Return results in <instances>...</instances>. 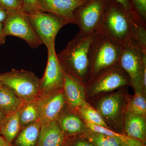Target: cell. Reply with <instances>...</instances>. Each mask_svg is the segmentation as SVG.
I'll return each instance as SVG.
<instances>
[{"mask_svg": "<svg viewBox=\"0 0 146 146\" xmlns=\"http://www.w3.org/2000/svg\"><path fill=\"white\" fill-rule=\"evenodd\" d=\"M98 35L78 32L57 54L65 72L81 82L89 73L91 50Z\"/></svg>", "mask_w": 146, "mask_h": 146, "instance_id": "cell-1", "label": "cell"}, {"mask_svg": "<svg viewBox=\"0 0 146 146\" xmlns=\"http://www.w3.org/2000/svg\"><path fill=\"white\" fill-rule=\"evenodd\" d=\"M137 24L141 23L121 6L109 1L96 33L123 46L132 39L133 27Z\"/></svg>", "mask_w": 146, "mask_h": 146, "instance_id": "cell-2", "label": "cell"}, {"mask_svg": "<svg viewBox=\"0 0 146 146\" xmlns=\"http://www.w3.org/2000/svg\"><path fill=\"white\" fill-rule=\"evenodd\" d=\"M117 65L127 76L135 93H142L143 75L146 70V50L131 39L123 45Z\"/></svg>", "mask_w": 146, "mask_h": 146, "instance_id": "cell-3", "label": "cell"}, {"mask_svg": "<svg viewBox=\"0 0 146 146\" xmlns=\"http://www.w3.org/2000/svg\"><path fill=\"white\" fill-rule=\"evenodd\" d=\"M0 82L25 102L40 98V79L31 71L12 69L0 74Z\"/></svg>", "mask_w": 146, "mask_h": 146, "instance_id": "cell-4", "label": "cell"}, {"mask_svg": "<svg viewBox=\"0 0 146 146\" xmlns=\"http://www.w3.org/2000/svg\"><path fill=\"white\" fill-rule=\"evenodd\" d=\"M123 46L99 35L92 47L89 74L96 77L104 71L117 65Z\"/></svg>", "mask_w": 146, "mask_h": 146, "instance_id": "cell-5", "label": "cell"}, {"mask_svg": "<svg viewBox=\"0 0 146 146\" xmlns=\"http://www.w3.org/2000/svg\"><path fill=\"white\" fill-rule=\"evenodd\" d=\"M108 3L106 0H86L75 10L74 16L79 33L88 35L96 32Z\"/></svg>", "mask_w": 146, "mask_h": 146, "instance_id": "cell-6", "label": "cell"}, {"mask_svg": "<svg viewBox=\"0 0 146 146\" xmlns=\"http://www.w3.org/2000/svg\"><path fill=\"white\" fill-rule=\"evenodd\" d=\"M26 14L36 35L47 49L55 43L56 37L60 29L69 24L64 19L50 13L39 11Z\"/></svg>", "mask_w": 146, "mask_h": 146, "instance_id": "cell-7", "label": "cell"}, {"mask_svg": "<svg viewBox=\"0 0 146 146\" xmlns=\"http://www.w3.org/2000/svg\"><path fill=\"white\" fill-rule=\"evenodd\" d=\"M3 29L6 36H16L23 39L31 48H36L42 44L25 11L8 13L3 24Z\"/></svg>", "mask_w": 146, "mask_h": 146, "instance_id": "cell-8", "label": "cell"}, {"mask_svg": "<svg viewBox=\"0 0 146 146\" xmlns=\"http://www.w3.org/2000/svg\"><path fill=\"white\" fill-rule=\"evenodd\" d=\"M48 61L44 74L40 79V96L63 89L65 71L55 48V43L48 49Z\"/></svg>", "mask_w": 146, "mask_h": 146, "instance_id": "cell-9", "label": "cell"}, {"mask_svg": "<svg viewBox=\"0 0 146 146\" xmlns=\"http://www.w3.org/2000/svg\"><path fill=\"white\" fill-rule=\"evenodd\" d=\"M91 84V94L109 92L130 83L126 74L118 66L112 67L96 76Z\"/></svg>", "mask_w": 146, "mask_h": 146, "instance_id": "cell-10", "label": "cell"}, {"mask_svg": "<svg viewBox=\"0 0 146 146\" xmlns=\"http://www.w3.org/2000/svg\"><path fill=\"white\" fill-rule=\"evenodd\" d=\"M38 101L42 123L56 121L67 106L63 89L40 96Z\"/></svg>", "mask_w": 146, "mask_h": 146, "instance_id": "cell-11", "label": "cell"}, {"mask_svg": "<svg viewBox=\"0 0 146 146\" xmlns=\"http://www.w3.org/2000/svg\"><path fill=\"white\" fill-rule=\"evenodd\" d=\"M43 12L52 13L69 24H76L74 12L86 0H37Z\"/></svg>", "mask_w": 146, "mask_h": 146, "instance_id": "cell-12", "label": "cell"}, {"mask_svg": "<svg viewBox=\"0 0 146 146\" xmlns=\"http://www.w3.org/2000/svg\"><path fill=\"white\" fill-rule=\"evenodd\" d=\"M63 91L67 106L73 110H78L87 104L82 82L65 72Z\"/></svg>", "mask_w": 146, "mask_h": 146, "instance_id": "cell-13", "label": "cell"}, {"mask_svg": "<svg viewBox=\"0 0 146 146\" xmlns=\"http://www.w3.org/2000/svg\"><path fill=\"white\" fill-rule=\"evenodd\" d=\"M66 136L56 121L42 123L36 146H64Z\"/></svg>", "mask_w": 146, "mask_h": 146, "instance_id": "cell-14", "label": "cell"}, {"mask_svg": "<svg viewBox=\"0 0 146 146\" xmlns=\"http://www.w3.org/2000/svg\"><path fill=\"white\" fill-rule=\"evenodd\" d=\"M123 97L121 93H116L102 99L98 105V112L103 118L111 122L116 121L122 108Z\"/></svg>", "mask_w": 146, "mask_h": 146, "instance_id": "cell-15", "label": "cell"}, {"mask_svg": "<svg viewBox=\"0 0 146 146\" xmlns=\"http://www.w3.org/2000/svg\"><path fill=\"white\" fill-rule=\"evenodd\" d=\"M56 121L66 136L77 135L86 130V125L70 108H66Z\"/></svg>", "mask_w": 146, "mask_h": 146, "instance_id": "cell-16", "label": "cell"}, {"mask_svg": "<svg viewBox=\"0 0 146 146\" xmlns=\"http://www.w3.org/2000/svg\"><path fill=\"white\" fill-rule=\"evenodd\" d=\"M127 136L145 143L146 136L145 117L127 111L124 118Z\"/></svg>", "mask_w": 146, "mask_h": 146, "instance_id": "cell-17", "label": "cell"}, {"mask_svg": "<svg viewBox=\"0 0 146 146\" xmlns=\"http://www.w3.org/2000/svg\"><path fill=\"white\" fill-rule=\"evenodd\" d=\"M41 124V121H38L23 128L12 142L11 145L36 146Z\"/></svg>", "mask_w": 146, "mask_h": 146, "instance_id": "cell-18", "label": "cell"}, {"mask_svg": "<svg viewBox=\"0 0 146 146\" xmlns=\"http://www.w3.org/2000/svg\"><path fill=\"white\" fill-rule=\"evenodd\" d=\"M20 109L17 112L5 116L0 123L1 136L10 144L22 129L19 120Z\"/></svg>", "mask_w": 146, "mask_h": 146, "instance_id": "cell-19", "label": "cell"}, {"mask_svg": "<svg viewBox=\"0 0 146 146\" xmlns=\"http://www.w3.org/2000/svg\"><path fill=\"white\" fill-rule=\"evenodd\" d=\"M24 102L8 88L3 86L0 89V112L5 116L17 112Z\"/></svg>", "mask_w": 146, "mask_h": 146, "instance_id": "cell-20", "label": "cell"}, {"mask_svg": "<svg viewBox=\"0 0 146 146\" xmlns=\"http://www.w3.org/2000/svg\"><path fill=\"white\" fill-rule=\"evenodd\" d=\"M38 99L24 102L21 107L19 120L22 129L32 123L41 121V112Z\"/></svg>", "mask_w": 146, "mask_h": 146, "instance_id": "cell-21", "label": "cell"}, {"mask_svg": "<svg viewBox=\"0 0 146 146\" xmlns=\"http://www.w3.org/2000/svg\"><path fill=\"white\" fill-rule=\"evenodd\" d=\"M86 125L92 131L94 132L105 134L108 136H113L118 138L121 141L124 146H145L144 142L131 138L127 136L117 133L109 128L103 127L100 126L86 122Z\"/></svg>", "mask_w": 146, "mask_h": 146, "instance_id": "cell-22", "label": "cell"}, {"mask_svg": "<svg viewBox=\"0 0 146 146\" xmlns=\"http://www.w3.org/2000/svg\"><path fill=\"white\" fill-rule=\"evenodd\" d=\"M78 111L86 122L109 128L99 112L95 110L88 104L80 108Z\"/></svg>", "mask_w": 146, "mask_h": 146, "instance_id": "cell-23", "label": "cell"}, {"mask_svg": "<svg viewBox=\"0 0 146 146\" xmlns=\"http://www.w3.org/2000/svg\"><path fill=\"white\" fill-rule=\"evenodd\" d=\"M86 138L95 146H124L117 138L93 131Z\"/></svg>", "mask_w": 146, "mask_h": 146, "instance_id": "cell-24", "label": "cell"}, {"mask_svg": "<svg viewBox=\"0 0 146 146\" xmlns=\"http://www.w3.org/2000/svg\"><path fill=\"white\" fill-rule=\"evenodd\" d=\"M127 111L145 117L146 115V101L142 93H135L133 98L129 102Z\"/></svg>", "mask_w": 146, "mask_h": 146, "instance_id": "cell-25", "label": "cell"}, {"mask_svg": "<svg viewBox=\"0 0 146 146\" xmlns=\"http://www.w3.org/2000/svg\"><path fill=\"white\" fill-rule=\"evenodd\" d=\"M134 14L146 26V0H129Z\"/></svg>", "mask_w": 146, "mask_h": 146, "instance_id": "cell-26", "label": "cell"}, {"mask_svg": "<svg viewBox=\"0 0 146 146\" xmlns=\"http://www.w3.org/2000/svg\"><path fill=\"white\" fill-rule=\"evenodd\" d=\"M0 7L5 9L8 13L25 11L23 0H0Z\"/></svg>", "mask_w": 146, "mask_h": 146, "instance_id": "cell-27", "label": "cell"}, {"mask_svg": "<svg viewBox=\"0 0 146 146\" xmlns=\"http://www.w3.org/2000/svg\"><path fill=\"white\" fill-rule=\"evenodd\" d=\"M24 9L27 13H33L42 11L37 0H23Z\"/></svg>", "mask_w": 146, "mask_h": 146, "instance_id": "cell-28", "label": "cell"}, {"mask_svg": "<svg viewBox=\"0 0 146 146\" xmlns=\"http://www.w3.org/2000/svg\"><path fill=\"white\" fill-rule=\"evenodd\" d=\"M106 1H113L117 3L120 5L126 11H127L135 21L141 23V22L138 20V18H136V16L134 14L129 0H106ZM141 24H142V23Z\"/></svg>", "mask_w": 146, "mask_h": 146, "instance_id": "cell-29", "label": "cell"}, {"mask_svg": "<svg viewBox=\"0 0 146 146\" xmlns=\"http://www.w3.org/2000/svg\"><path fill=\"white\" fill-rule=\"evenodd\" d=\"M3 29V24L0 23V46L5 44L6 38Z\"/></svg>", "mask_w": 146, "mask_h": 146, "instance_id": "cell-30", "label": "cell"}, {"mask_svg": "<svg viewBox=\"0 0 146 146\" xmlns=\"http://www.w3.org/2000/svg\"><path fill=\"white\" fill-rule=\"evenodd\" d=\"M8 15V13L7 11L0 7V23L4 24Z\"/></svg>", "mask_w": 146, "mask_h": 146, "instance_id": "cell-31", "label": "cell"}, {"mask_svg": "<svg viewBox=\"0 0 146 146\" xmlns=\"http://www.w3.org/2000/svg\"><path fill=\"white\" fill-rule=\"evenodd\" d=\"M74 146H95L89 141L79 140L76 141Z\"/></svg>", "mask_w": 146, "mask_h": 146, "instance_id": "cell-32", "label": "cell"}, {"mask_svg": "<svg viewBox=\"0 0 146 146\" xmlns=\"http://www.w3.org/2000/svg\"><path fill=\"white\" fill-rule=\"evenodd\" d=\"M0 146H12L2 136H0Z\"/></svg>", "mask_w": 146, "mask_h": 146, "instance_id": "cell-33", "label": "cell"}, {"mask_svg": "<svg viewBox=\"0 0 146 146\" xmlns=\"http://www.w3.org/2000/svg\"><path fill=\"white\" fill-rule=\"evenodd\" d=\"M5 116L3 114H2L1 112H0V123H1V122L2 121L3 119L4 118V117Z\"/></svg>", "mask_w": 146, "mask_h": 146, "instance_id": "cell-34", "label": "cell"}, {"mask_svg": "<svg viewBox=\"0 0 146 146\" xmlns=\"http://www.w3.org/2000/svg\"><path fill=\"white\" fill-rule=\"evenodd\" d=\"M3 87V85L1 83V82H0V89H1Z\"/></svg>", "mask_w": 146, "mask_h": 146, "instance_id": "cell-35", "label": "cell"}, {"mask_svg": "<svg viewBox=\"0 0 146 146\" xmlns=\"http://www.w3.org/2000/svg\"><path fill=\"white\" fill-rule=\"evenodd\" d=\"M1 136V132H0V136Z\"/></svg>", "mask_w": 146, "mask_h": 146, "instance_id": "cell-36", "label": "cell"}, {"mask_svg": "<svg viewBox=\"0 0 146 146\" xmlns=\"http://www.w3.org/2000/svg\"><path fill=\"white\" fill-rule=\"evenodd\" d=\"M64 146H67L65 145H65H64Z\"/></svg>", "mask_w": 146, "mask_h": 146, "instance_id": "cell-37", "label": "cell"}]
</instances>
